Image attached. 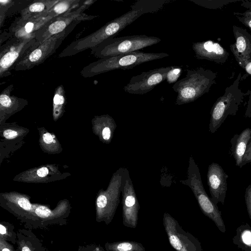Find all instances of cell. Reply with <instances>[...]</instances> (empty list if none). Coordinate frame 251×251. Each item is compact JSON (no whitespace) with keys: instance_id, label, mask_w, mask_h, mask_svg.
<instances>
[{"instance_id":"6da1fadb","label":"cell","mask_w":251,"mask_h":251,"mask_svg":"<svg viewBox=\"0 0 251 251\" xmlns=\"http://www.w3.org/2000/svg\"><path fill=\"white\" fill-rule=\"evenodd\" d=\"M148 13L150 11L145 4L141 0H137L131 6L129 11L107 23L90 34L71 43L59 53L58 57L73 56L94 48L107 39L115 37L142 15Z\"/></svg>"},{"instance_id":"7a4b0ae2","label":"cell","mask_w":251,"mask_h":251,"mask_svg":"<svg viewBox=\"0 0 251 251\" xmlns=\"http://www.w3.org/2000/svg\"><path fill=\"white\" fill-rule=\"evenodd\" d=\"M216 73L202 67L187 70L185 76L172 87L177 94L175 104L180 105L192 102L208 93L216 83Z\"/></svg>"},{"instance_id":"3957f363","label":"cell","mask_w":251,"mask_h":251,"mask_svg":"<svg viewBox=\"0 0 251 251\" xmlns=\"http://www.w3.org/2000/svg\"><path fill=\"white\" fill-rule=\"evenodd\" d=\"M168 56L169 54L164 52L153 53L137 51L100 59L84 67L80 71V75L83 77L87 78L117 69H130L140 64Z\"/></svg>"},{"instance_id":"277c9868","label":"cell","mask_w":251,"mask_h":251,"mask_svg":"<svg viewBox=\"0 0 251 251\" xmlns=\"http://www.w3.org/2000/svg\"><path fill=\"white\" fill-rule=\"evenodd\" d=\"M161 39L146 35L111 37L91 49V54L100 59L129 53L159 43Z\"/></svg>"},{"instance_id":"5b68a950","label":"cell","mask_w":251,"mask_h":251,"mask_svg":"<svg viewBox=\"0 0 251 251\" xmlns=\"http://www.w3.org/2000/svg\"><path fill=\"white\" fill-rule=\"evenodd\" d=\"M180 182L191 189L202 212L214 223L220 231L225 233L226 226L221 212L206 193L199 168L192 156L189 159L187 178Z\"/></svg>"},{"instance_id":"8992f818","label":"cell","mask_w":251,"mask_h":251,"mask_svg":"<svg viewBox=\"0 0 251 251\" xmlns=\"http://www.w3.org/2000/svg\"><path fill=\"white\" fill-rule=\"evenodd\" d=\"M241 73L233 82L227 87L223 95L213 104L210 111L209 131L215 133L229 116L236 115L243 101L245 94L239 88Z\"/></svg>"},{"instance_id":"52a82bcc","label":"cell","mask_w":251,"mask_h":251,"mask_svg":"<svg viewBox=\"0 0 251 251\" xmlns=\"http://www.w3.org/2000/svg\"><path fill=\"white\" fill-rule=\"evenodd\" d=\"M80 22L72 24L64 31L55 35L44 41L36 43L15 64L13 70L26 71L43 63L54 53L65 38Z\"/></svg>"},{"instance_id":"ba28073f","label":"cell","mask_w":251,"mask_h":251,"mask_svg":"<svg viewBox=\"0 0 251 251\" xmlns=\"http://www.w3.org/2000/svg\"><path fill=\"white\" fill-rule=\"evenodd\" d=\"M125 167H121L113 175L108 191L97 198V205L100 221L110 223L120 202L123 176Z\"/></svg>"},{"instance_id":"9c48e42d","label":"cell","mask_w":251,"mask_h":251,"mask_svg":"<svg viewBox=\"0 0 251 251\" xmlns=\"http://www.w3.org/2000/svg\"><path fill=\"white\" fill-rule=\"evenodd\" d=\"M36 42L34 37L19 39L12 37L0 46V78L11 75V71L16 63Z\"/></svg>"},{"instance_id":"30bf717a","label":"cell","mask_w":251,"mask_h":251,"mask_svg":"<svg viewBox=\"0 0 251 251\" xmlns=\"http://www.w3.org/2000/svg\"><path fill=\"white\" fill-rule=\"evenodd\" d=\"M163 225L170 244L176 251H203L199 240L184 230L170 214L165 212Z\"/></svg>"},{"instance_id":"8fae6325","label":"cell","mask_w":251,"mask_h":251,"mask_svg":"<svg viewBox=\"0 0 251 251\" xmlns=\"http://www.w3.org/2000/svg\"><path fill=\"white\" fill-rule=\"evenodd\" d=\"M98 16L87 15L77 7L72 11L51 19L34 34L35 39L37 42H42L64 31L75 23L91 20Z\"/></svg>"},{"instance_id":"7c38bea8","label":"cell","mask_w":251,"mask_h":251,"mask_svg":"<svg viewBox=\"0 0 251 251\" xmlns=\"http://www.w3.org/2000/svg\"><path fill=\"white\" fill-rule=\"evenodd\" d=\"M121 192L123 224L127 227L135 228L138 224L140 206L126 168H125L123 174Z\"/></svg>"},{"instance_id":"4fadbf2b","label":"cell","mask_w":251,"mask_h":251,"mask_svg":"<svg viewBox=\"0 0 251 251\" xmlns=\"http://www.w3.org/2000/svg\"><path fill=\"white\" fill-rule=\"evenodd\" d=\"M171 68L172 66L162 67L133 76L124 90L131 94L144 95L166 80L167 73Z\"/></svg>"},{"instance_id":"5bb4252c","label":"cell","mask_w":251,"mask_h":251,"mask_svg":"<svg viewBox=\"0 0 251 251\" xmlns=\"http://www.w3.org/2000/svg\"><path fill=\"white\" fill-rule=\"evenodd\" d=\"M228 175L218 163L213 162L208 167L207 173V184L212 201L217 205L224 204L227 190Z\"/></svg>"},{"instance_id":"9a60e30c","label":"cell","mask_w":251,"mask_h":251,"mask_svg":"<svg viewBox=\"0 0 251 251\" xmlns=\"http://www.w3.org/2000/svg\"><path fill=\"white\" fill-rule=\"evenodd\" d=\"M235 42L229 48L239 65L244 69L246 64L251 61V34L241 27L233 26Z\"/></svg>"},{"instance_id":"2e32d148","label":"cell","mask_w":251,"mask_h":251,"mask_svg":"<svg viewBox=\"0 0 251 251\" xmlns=\"http://www.w3.org/2000/svg\"><path fill=\"white\" fill-rule=\"evenodd\" d=\"M52 18L46 15L25 19L19 18L10 26L9 34L11 38L34 37V34Z\"/></svg>"},{"instance_id":"e0dca14e","label":"cell","mask_w":251,"mask_h":251,"mask_svg":"<svg viewBox=\"0 0 251 251\" xmlns=\"http://www.w3.org/2000/svg\"><path fill=\"white\" fill-rule=\"evenodd\" d=\"M192 49L197 58L218 64L226 63L229 55L219 43L211 40L194 42L192 44Z\"/></svg>"},{"instance_id":"ac0fdd59","label":"cell","mask_w":251,"mask_h":251,"mask_svg":"<svg viewBox=\"0 0 251 251\" xmlns=\"http://www.w3.org/2000/svg\"><path fill=\"white\" fill-rule=\"evenodd\" d=\"M251 140V128H246L240 134H235L230 140L231 150L235 164L243 167V156L247 145Z\"/></svg>"},{"instance_id":"d6986e66","label":"cell","mask_w":251,"mask_h":251,"mask_svg":"<svg viewBox=\"0 0 251 251\" xmlns=\"http://www.w3.org/2000/svg\"><path fill=\"white\" fill-rule=\"evenodd\" d=\"M59 0H38L32 1L21 11L20 19H25L34 18L42 15L46 13Z\"/></svg>"},{"instance_id":"ffe728a7","label":"cell","mask_w":251,"mask_h":251,"mask_svg":"<svg viewBox=\"0 0 251 251\" xmlns=\"http://www.w3.org/2000/svg\"><path fill=\"white\" fill-rule=\"evenodd\" d=\"M233 242L244 251H251V227L248 223L238 227Z\"/></svg>"},{"instance_id":"44dd1931","label":"cell","mask_w":251,"mask_h":251,"mask_svg":"<svg viewBox=\"0 0 251 251\" xmlns=\"http://www.w3.org/2000/svg\"><path fill=\"white\" fill-rule=\"evenodd\" d=\"M81 0H59L46 13L52 18L72 11L79 5Z\"/></svg>"},{"instance_id":"7402d4cb","label":"cell","mask_w":251,"mask_h":251,"mask_svg":"<svg viewBox=\"0 0 251 251\" xmlns=\"http://www.w3.org/2000/svg\"><path fill=\"white\" fill-rule=\"evenodd\" d=\"M109 251H145L143 245L139 242L124 241L108 243L106 245Z\"/></svg>"},{"instance_id":"603a6c76","label":"cell","mask_w":251,"mask_h":251,"mask_svg":"<svg viewBox=\"0 0 251 251\" xmlns=\"http://www.w3.org/2000/svg\"><path fill=\"white\" fill-rule=\"evenodd\" d=\"M201 6L212 9L222 8L224 5L239 0H190Z\"/></svg>"},{"instance_id":"cb8c5ba5","label":"cell","mask_w":251,"mask_h":251,"mask_svg":"<svg viewBox=\"0 0 251 251\" xmlns=\"http://www.w3.org/2000/svg\"><path fill=\"white\" fill-rule=\"evenodd\" d=\"M65 90L63 85L58 86L54 93L53 102L54 108L60 110L65 101Z\"/></svg>"},{"instance_id":"d4e9b609","label":"cell","mask_w":251,"mask_h":251,"mask_svg":"<svg viewBox=\"0 0 251 251\" xmlns=\"http://www.w3.org/2000/svg\"><path fill=\"white\" fill-rule=\"evenodd\" d=\"M16 1L11 0H0V26H2L3 22L6 17V14L8 10V9L13 6Z\"/></svg>"},{"instance_id":"484cf974","label":"cell","mask_w":251,"mask_h":251,"mask_svg":"<svg viewBox=\"0 0 251 251\" xmlns=\"http://www.w3.org/2000/svg\"><path fill=\"white\" fill-rule=\"evenodd\" d=\"M182 72V69L178 66H172L171 69L168 72L166 80L169 83L176 82Z\"/></svg>"},{"instance_id":"4316f807","label":"cell","mask_w":251,"mask_h":251,"mask_svg":"<svg viewBox=\"0 0 251 251\" xmlns=\"http://www.w3.org/2000/svg\"><path fill=\"white\" fill-rule=\"evenodd\" d=\"M245 200L248 212L251 220V184L246 189Z\"/></svg>"},{"instance_id":"83f0119b","label":"cell","mask_w":251,"mask_h":251,"mask_svg":"<svg viewBox=\"0 0 251 251\" xmlns=\"http://www.w3.org/2000/svg\"><path fill=\"white\" fill-rule=\"evenodd\" d=\"M36 214L41 218H47L50 216L51 212L48 208L44 206H38L35 210Z\"/></svg>"},{"instance_id":"f1b7e54d","label":"cell","mask_w":251,"mask_h":251,"mask_svg":"<svg viewBox=\"0 0 251 251\" xmlns=\"http://www.w3.org/2000/svg\"><path fill=\"white\" fill-rule=\"evenodd\" d=\"M251 163V140L249 142L243 160V166Z\"/></svg>"},{"instance_id":"f546056e","label":"cell","mask_w":251,"mask_h":251,"mask_svg":"<svg viewBox=\"0 0 251 251\" xmlns=\"http://www.w3.org/2000/svg\"><path fill=\"white\" fill-rule=\"evenodd\" d=\"M19 205L26 210H29L31 208V205L29 201L25 198H21L17 201Z\"/></svg>"},{"instance_id":"4dcf8cb0","label":"cell","mask_w":251,"mask_h":251,"mask_svg":"<svg viewBox=\"0 0 251 251\" xmlns=\"http://www.w3.org/2000/svg\"><path fill=\"white\" fill-rule=\"evenodd\" d=\"M235 16L239 22L251 30V17L238 15H235Z\"/></svg>"},{"instance_id":"1f68e13d","label":"cell","mask_w":251,"mask_h":251,"mask_svg":"<svg viewBox=\"0 0 251 251\" xmlns=\"http://www.w3.org/2000/svg\"><path fill=\"white\" fill-rule=\"evenodd\" d=\"M17 135L16 131L11 129H7L3 132L4 136L8 139H13L17 137Z\"/></svg>"},{"instance_id":"d6a6232c","label":"cell","mask_w":251,"mask_h":251,"mask_svg":"<svg viewBox=\"0 0 251 251\" xmlns=\"http://www.w3.org/2000/svg\"><path fill=\"white\" fill-rule=\"evenodd\" d=\"M245 117L248 118L251 117V91L250 94L249 99L247 103V106L245 113Z\"/></svg>"},{"instance_id":"836d02e7","label":"cell","mask_w":251,"mask_h":251,"mask_svg":"<svg viewBox=\"0 0 251 251\" xmlns=\"http://www.w3.org/2000/svg\"><path fill=\"white\" fill-rule=\"evenodd\" d=\"M48 169L46 167L41 168L37 171V175L42 177L46 176L48 174Z\"/></svg>"},{"instance_id":"e575fe53","label":"cell","mask_w":251,"mask_h":251,"mask_svg":"<svg viewBox=\"0 0 251 251\" xmlns=\"http://www.w3.org/2000/svg\"><path fill=\"white\" fill-rule=\"evenodd\" d=\"M43 139L44 141L46 144H50L53 141V138L52 135L49 133H46L43 135Z\"/></svg>"},{"instance_id":"d590c367","label":"cell","mask_w":251,"mask_h":251,"mask_svg":"<svg viewBox=\"0 0 251 251\" xmlns=\"http://www.w3.org/2000/svg\"><path fill=\"white\" fill-rule=\"evenodd\" d=\"M233 14L234 15L251 17V10L248 9L243 13L234 12Z\"/></svg>"},{"instance_id":"8d00e7d4","label":"cell","mask_w":251,"mask_h":251,"mask_svg":"<svg viewBox=\"0 0 251 251\" xmlns=\"http://www.w3.org/2000/svg\"><path fill=\"white\" fill-rule=\"evenodd\" d=\"M241 6L246 8L249 10H251V1L246 0H242Z\"/></svg>"},{"instance_id":"74e56055","label":"cell","mask_w":251,"mask_h":251,"mask_svg":"<svg viewBox=\"0 0 251 251\" xmlns=\"http://www.w3.org/2000/svg\"><path fill=\"white\" fill-rule=\"evenodd\" d=\"M246 72L251 75V61L247 63L244 69Z\"/></svg>"},{"instance_id":"f35d334b","label":"cell","mask_w":251,"mask_h":251,"mask_svg":"<svg viewBox=\"0 0 251 251\" xmlns=\"http://www.w3.org/2000/svg\"><path fill=\"white\" fill-rule=\"evenodd\" d=\"M0 234L1 235L5 234L6 232L5 227L4 226H3L1 224H0Z\"/></svg>"},{"instance_id":"ab89813d","label":"cell","mask_w":251,"mask_h":251,"mask_svg":"<svg viewBox=\"0 0 251 251\" xmlns=\"http://www.w3.org/2000/svg\"><path fill=\"white\" fill-rule=\"evenodd\" d=\"M22 251H31L28 247L25 246L22 248Z\"/></svg>"},{"instance_id":"60d3db41","label":"cell","mask_w":251,"mask_h":251,"mask_svg":"<svg viewBox=\"0 0 251 251\" xmlns=\"http://www.w3.org/2000/svg\"><path fill=\"white\" fill-rule=\"evenodd\" d=\"M1 251H10V250L7 248H3Z\"/></svg>"}]
</instances>
